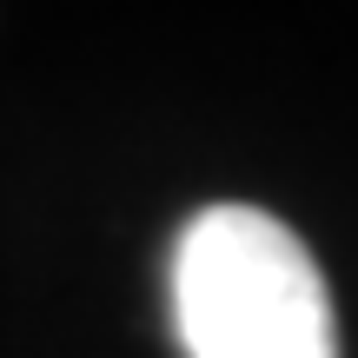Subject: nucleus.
I'll return each instance as SVG.
<instances>
[{
    "mask_svg": "<svg viewBox=\"0 0 358 358\" xmlns=\"http://www.w3.org/2000/svg\"><path fill=\"white\" fill-rule=\"evenodd\" d=\"M173 332L186 358H338V312L312 245L239 199L179 226Z\"/></svg>",
    "mask_w": 358,
    "mask_h": 358,
    "instance_id": "nucleus-1",
    "label": "nucleus"
}]
</instances>
